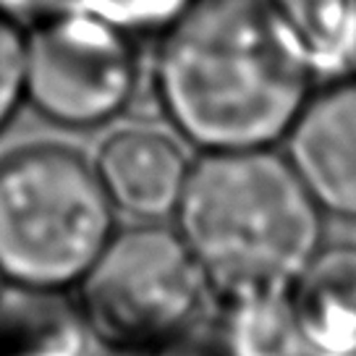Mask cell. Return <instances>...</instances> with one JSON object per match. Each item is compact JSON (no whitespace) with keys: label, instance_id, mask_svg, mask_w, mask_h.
Segmentation results:
<instances>
[{"label":"cell","instance_id":"6","mask_svg":"<svg viewBox=\"0 0 356 356\" xmlns=\"http://www.w3.org/2000/svg\"><path fill=\"white\" fill-rule=\"evenodd\" d=\"M286 147L323 212L356 220V74L312 92Z\"/></svg>","mask_w":356,"mask_h":356},{"label":"cell","instance_id":"1","mask_svg":"<svg viewBox=\"0 0 356 356\" xmlns=\"http://www.w3.org/2000/svg\"><path fill=\"white\" fill-rule=\"evenodd\" d=\"M152 89L202 155L244 152L286 142L317 76L273 0H197L157 37Z\"/></svg>","mask_w":356,"mask_h":356},{"label":"cell","instance_id":"4","mask_svg":"<svg viewBox=\"0 0 356 356\" xmlns=\"http://www.w3.org/2000/svg\"><path fill=\"white\" fill-rule=\"evenodd\" d=\"M76 291L84 327L126 356L184 343L215 299L189 246L160 222L115 231Z\"/></svg>","mask_w":356,"mask_h":356},{"label":"cell","instance_id":"2","mask_svg":"<svg viewBox=\"0 0 356 356\" xmlns=\"http://www.w3.org/2000/svg\"><path fill=\"white\" fill-rule=\"evenodd\" d=\"M173 220L220 301L289 291L323 246V207L275 147L200 155Z\"/></svg>","mask_w":356,"mask_h":356},{"label":"cell","instance_id":"13","mask_svg":"<svg viewBox=\"0 0 356 356\" xmlns=\"http://www.w3.org/2000/svg\"><path fill=\"white\" fill-rule=\"evenodd\" d=\"M63 8H68V0H0V13L24 29Z\"/></svg>","mask_w":356,"mask_h":356},{"label":"cell","instance_id":"8","mask_svg":"<svg viewBox=\"0 0 356 356\" xmlns=\"http://www.w3.org/2000/svg\"><path fill=\"white\" fill-rule=\"evenodd\" d=\"M289 304L309 356H356V244L320 246Z\"/></svg>","mask_w":356,"mask_h":356},{"label":"cell","instance_id":"10","mask_svg":"<svg viewBox=\"0 0 356 356\" xmlns=\"http://www.w3.org/2000/svg\"><path fill=\"white\" fill-rule=\"evenodd\" d=\"M220 356H309L293 320L289 291L220 301Z\"/></svg>","mask_w":356,"mask_h":356},{"label":"cell","instance_id":"7","mask_svg":"<svg viewBox=\"0 0 356 356\" xmlns=\"http://www.w3.org/2000/svg\"><path fill=\"white\" fill-rule=\"evenodd\" d=\"M191 163L170 134L126 126L108 134L95 157V170L113 210L139 222H160L176 215Z\"/></svg>","mask_w":356,"mask_h":356},{"label":"cell","instance_id":"3","mask_svg":"<svg viewBox=\"0 0 356 356\" xmlns=\"http://www.w3.org/2000/svg\"><path fill=\"white\" fill-rule=\"evenodd\" d=\"M115 234L95 163L66 145L0 157V283L32 293L76 289Z\"/></svg>","mask_w":356,"mask_h":356},{"label":"cell","instance_id":"12","mask_svg":"<svg viewBox=\"0 0 356 356\" xmlns=\"http://www.w3.org/2000/svg\"><path fill=\"white\" fill-rule=\"evenodd\" d=\"M26 29L0 13V134L26 105L24 92Z\"/></svg>","mask_w":356,"mask_h":356},{"label":"cell","instance_id":"5","mask_svg":"<svg viewBox=\"0 0 356 356\" xmlns=\"http://www.w3.org/2000/svg\"><path fill=\"white\" fill-rule=\"evenodd\" d=\"M136 42L76 8L26 26V105L63 129H97L115 121L142 81Z\"/></svg>","mask_w":356,"mask_h":356},{"label":"cell","instance_id":"11","mask_svg":"<svg viewBox=\"0 0 356 356\" xmlns=\"http://www.w3.org/2000/svg\"><path fill=\"white\" fill-rule=\"evenodd\" d=\"M197 0H68V8L111 24L134 40L160 37Z\"/></svg>","mask_w":356,"mask_h":356},{"label":"cell","instance_id":"9","mask_svg":"<svg viewBox=\"0 0 356 356\" xmlns=\"http://www.w3.org/2000/svg\"><path fill=\"white\" fill-rule=\"evenodd\" d=\"M317 79L356 74V0H273Z\"/></svg>","mask_w":356,"mask_h":356}]
</instances>
